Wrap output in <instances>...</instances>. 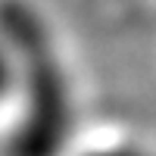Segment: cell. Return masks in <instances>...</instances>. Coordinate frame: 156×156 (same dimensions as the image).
I'll return each mask as SVG.
<instances>
[{
  "label": "cell",
  "mask_w": 156,
  "mask_h": 156,
  "mask_svg": "<svg viewBox=\"0 0 156 156\" xmlns=\"http://www.w3.org/2000/svg\"><path fill=\"white\" fill-rule=\"evenodd\" d=\"M9 84H12V59H9V53H6L3 41H0V100L6 97Z\"/></svg>",
  "instance_id": "cell-1"
}]
</instances>
